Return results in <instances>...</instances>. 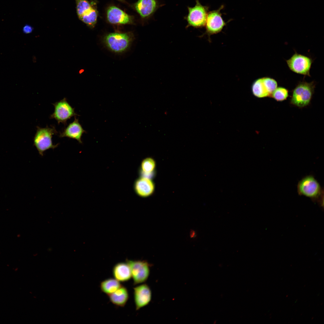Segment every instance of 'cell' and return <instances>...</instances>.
Here are the masks:
<instances>
[{
	"label": "cell",
	"mask_w": 324,
	"mask_h": 324,
	"mask_svg": "<svg viewBox=\"0 0 324 324\" xmlns=\"http://www.w3.org/2000/svg\"><path fill=\"white\" fill-rule=\"evenodd\" d=\"M108 21L113 24H125L132 22V17L122 10L115 6L110 7L107 11Z\"/></svg>",
	"instance_id": "14"
},
{
	"label": "cell",
	"mask_w": 324,
	"mask_h": 324,
	"mask_svg": "<svg viewBox=\"0 0 324 324\" xmlns=\"http://www.w3.org/2000/svg\"><path fill=\"white\" fill-rule=\"evenodd\" d=\"M55 127L47 126L45 128L37 127L36 133L33 139L34 145L36 147L39 154L43 156L44 152L50 149H54L58 144L54 145L52 140V136L57 134Z\"/></svg>",
	"instance_id": "1"
},
{
	"label": "cell",
	"mask_w": 324,
	"mask_h": 324,
	"mask_svg": "<svg viewBox=\"0 0 324 324\" xmlns=\"http://www.w3.org/2000/svg\"><path fill=\"white\" fill-rule=\"evenodd\" d=\"M136 310H137L148 305L151 302L152 293L149 286L144 284L133 288Z\"/></svg>",
	"instance_id": "11"
},
{
	"label": "cell",
	"mask_w": 324,
	"mask_h": 324,
	"mask_svg": "<svg viewBox=\"0 0 324 324\" xmlns=\"http://www.w3.org/2000/svg\"><path fill=\"white\" fill-rule=\"evenodd\" d=\"M52 104L54 110L50 118L55 119L58 124L61 123L66 126L68 120L78 115L75 112L74 109L68 103L66 98Z\"/></svg>",
	"instance_id": "9"
},
{
	"label": "cell",
	"mask_w": 324,
	"mask_h": 324,
	"mask_svg": "<svg viewBox=\"0 0 324 324\" xmlns=\"http://www.w3.org/2000/svg\"><path fill=\"white\" fill-rule=\"evenodd\" d=\"M33 30V27L28 24H26L23 28L22 31L24 34H28L31 33Z\"/></svg>",
	"instance_id": "23"
},
{
	"label": "cell",
	"mask_w": 324,
	"mask_h": 324,
	"mask_svg": "<svg viewBox=\"0 0 324 324\" xmlns=\"http://www.w3.org/2000/svg\"><path fill=\"white\" fill-rule=\"evenodd\" d=\"M271 96L277 101H283L286 100L288 97V91L284 87H277Z\"/></svg>",
	"instance_id": "21"
},
{
	"label": "cell",
	"mask_w": 324,
	"mask_h": 324,
	"mask_svg": "<svg viewBox=\"0 0 324 324\" xmlns=\"http://www.w3.org/2000/svg\"><path fill=\"white\" fill-rule=\"evenodd\" d=\"M112 274L115 279L121 282L127 281L131 278L130 268L126 262L115 264L113 268Z\"/></svg>",
	"instance_id": "16"
},
{
	"label": "cell",
	"mask_w": 324,
	"mask_h": 324,
	"mask_svg": "<svg viewBox=\"0 0 324 324\" xmlns=\"http://www.w3.org/2000/svg\"><path fill=\"white\" fill-rule=\"evenodd\" d=\"M121 0V1H123V0Z\"/></svg>",
	"instance_id": "24"
},
{
	"label": "cell",
	"mask_w": 324,
	"mask_h": 324,
	"mask_svg": "<svg viewBox=\"0 0 324 324\" xmlns=\"http://www.w3.org/2000/svg\"><path fill=\"white\" fill-rule=\"evenodd\" d=\"M137 12L142 18L151 16L159 6L158 0H139L135 4Z\"/></svg>",
	"instance_id": "13"
},
{
	"label": "cell",
	"mask_w": 324,
	"mask_h": 324,
	"mask_svg": "<svg viewBox=\"0 0 324 324\" xmlns=\"http://www.w3.org/2000/svg\"><path fill=\"white\" fill-rule=\"evenodd\" d=\"M155 166V161L153 159L150 158H146L141 163V170L143 174L149 175L154 171Z\"/></svg>",
	"instance_id": "20"
},
{
	"label": "cell",
	"mask_w": 324,
	"mask_h": 324,
	"mask_svg": "<svg viewBox=\"0 0 324 324\" xmlns=\"http://www.w3.org/2000/svg\"><path fill=\"white\" fill-rule=\"evenodd\" d=\"M86 133V131L79 122L78 119L75 116L74 120L60 133L59 137L75 139L81 144L82 143L81 137L83 134Z\"/></svg>",
	"instance_id": "12"
},
{
	"label": "cell",
	"mask_w": 324,
	"mask_h": 324,
	"mask_svg": "<svg viewBox=\"0 0 324 324\" xmlns=\"http://www.w3.org/2000/svg\"><path fill=\"white\" fill-rule=\"evenodd\" d=\"M297 191L300 195L316 198L321 194L322 190L320 184L314 177L309 175L303 177L299 182Z\"/></svg>",
	"instance_id": "8"
},
{
	"label": "cell",
	"mask_w": 324,
	"mask_h": 324,
	"mask_svg": "<svg viewBox=\"0 0 324 324\" xmlns=\"http://www.w3.org/2000/svg\"><path fill=\"white\" fill-rule=\"evenodd\" d=\"M224 7L221 5L218 9L208 12L205 25L208 34L211 35L220 32L226 25L220 12Z\"/></svg>",
	"instance_id": "10"
},
{
	"label": "cell",
	"mask_w": 324,
	"mask_h": 324,
	"mask_svg": "<svg viewBox=\"0 0 324 324\" xmlns=\"http://www.w3.org/2000/svg\"><path fill=\"white\" fill-rule=\"evenodd\" d=\"M108 296L110 302L112 304L122 307L125 305L129 298L128 290L123 286Z\"/></svg>",
	"instance_id": "17"
},
{
	"label": "cell",
	"mask_w": 324,
	"mask_h": 324,
	"mask_svg": "<svg viewBox=\"0 0 324 324\" xmlns=\"http://www.w3.org/2000/svg\"><path fill=\"white\" fill-rule=\"evenodd\" d=\"M315 86L314 81L299 82L293 90L291 104L300 108L308 105L314 93Z\"/></svg>",
	"instance_id": "2"
},
{
	"label": "cell",
	"mask_w": 324,
	"mask_h": 324,
	"mask_svg": "<svg viewBox=\"0 0 324 324\" xmlns=\"http://www.w3.org/2000/svg\"><path fill=\"white\" fill-rule=\"evenodd\" d=\"M188 13L185 17L188 26L200 28L205 26L208 13V7L202 5L198 0L193 7H188Z\"/></svg>",
	"instance_id": "5"
},
{
	"label": "cell",
	"mask_w": 324,
	"mask_h": 324,
	"mask_svg": "<svg viewBox=\"0 0 324 324\" xmlns=\"http://www.w3.org/2000/svg\"><path fill=\"white\" fill-rule=\"evenodd\" d=\"M76 12L79 18L89 27L95 25L97 19L98 12L92 3L88 0H75Z\"/></svg>",
	"instance_id": "3"
},
{
	"label": "cell",
	"mask_w": 324,
	"mask_h": 324,
	"mask_svg": "<svg viewBox=\"0 0 324 324\" xmlns=\"http://www.w3.org/2000/svg\"><path fill=\"white\" fill-rule=\"evenodd\" d=\"M262 78L267 90L270 96H271L273 92L277 87V82L274 79L270 77H263Z\"/></svg>",
	"instance_id": "22"
},
{
	"label": "cell",
	"mask_w": 324,
	"mask_h": 324,
	"mask_svg": "<svg viewBox=\"0 0 324 324\" xmlns=\"http://www.w3.org/2000/svg\"><path fill=\"white\" fill-rule=\"evenodd\" d=\"M122 285L119 281L113 278L106 279L100 284L101 290L108 296L113 293Z\"/></svg>",
	"instance_id": "18"
},
{
	"label": "cell",
	"mask_w": 324,
	"mask_h": 324,
	"mask_svg": "<svg viewBox=\"0 0 324 324\" xmlns=\"http://www.w3.org/2000/svg\"><path fill=\"white\" fill-rule=\"evenodd\" d=\"M251 89L254 95L258 98L270 96L264 83L262 78L258 79L254 82Z\"/></svg>",
	"instance_id": "19"
},
{
	"label": "cell",
	"mask_w": 324,
	"mask_h": 324,
	"mask_svg": "<svg viewBox=\"0 0 324 324\" xmlns=\"http://www.w3.org/2000/svg\"><path fill=\"white\" fill-rule=\"evenodd\" d=\"M134 188L136 194L140 197H146L152 195L154 189V186L149 178L141 177L135 182Z\"/></svg>",
	"instance_id": "15"
},
{
	"label": "cell",
	"mask_w": 324,
	"mask_h": 324,
	"mask_svg": "<svg viewBox=\"0 0 324 324\" xmlns=\"http://www.w3.org/2000/svg\"><path fill=\"white\" fill-rule=\"evenodd\" d=\"M126 262L130 268L134 285L143 283L147 280L149 275L151 266L147 262L127 259Z\"/></svg>",
	"instance_id": "7"
},
{
	"label": "cell",
	"mask_w": 324,
	"mask_h": 324,
	"mask_svg": "<svg viewBox=\"0 0 324 324\" xmlns=\"http://www.w3.org/2000/svg\"><path fill=\"white\" fill-rule=\"evenodd\" d=\"M131 40V36L127 33H111L104 38V41L107 46L111 51L117 53L122 52L126 50Z\"/></svg>",
	"instance_id": "4"
},
{
	"label": "cell",
	"mask_w": 324,
	"mask_h": 324,
	"mask_svg": "<svg viewBox=\"0 0 324 324\" xmlns=\"http://www.w3.org/2000/svg\"><path fill=\"white\" fill-rule=\"evenodd\" d=\"M286 62L290 69L296 74L310 76V70L313 62L311 58L295 53Z\"/></svg>",
	"instance_id": "6"
}]
</instances>
